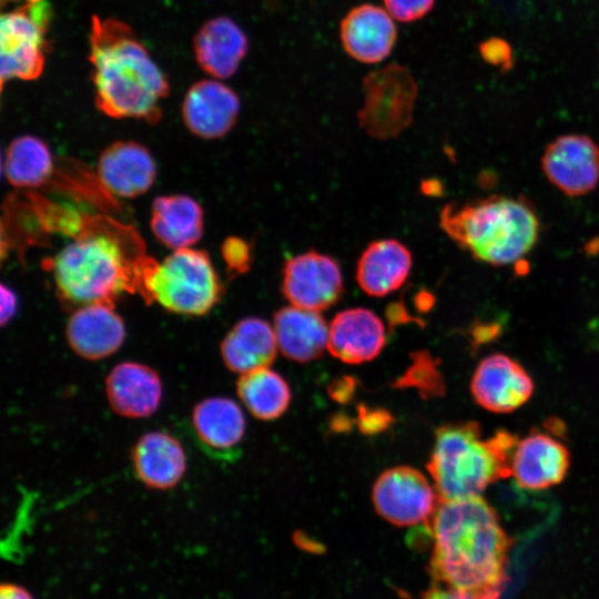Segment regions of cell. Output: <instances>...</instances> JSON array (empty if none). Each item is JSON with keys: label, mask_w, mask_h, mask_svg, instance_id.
<instances>
[{"label": "cell", "mask_w": 599, "mask_h": 599, "mask_svg": "<svg viewBox=\"0 0 599 599\" xmlns=\"http://www.w3.org/2000/svg\"><path fill=\"white\" fill-rule=\"evenodd\" d=\"M0 599H34V597L24 586L7 581L0 585Z\"/></svg>", "instance_id": "obj_35"}, {"label": "cell", "mask_w": 599, "mask_h": 599, "mask_svg": "<svg viewBox=\"0 0 599 599\" xmlns=\"http://www.w3.org/2000/svg\"><path fill=\"white\" fill-rule=\"evenodd\" d=\"M498 329L497 324H478L474 327L473 333L476 339L481 341L496 336Z\"/></svg>", "instance_id": "obj_38"}, {"label": "cell", "mask_w": 599, "mask_h": 599, "mask_svg": "<svg viewBox=\"0 0 599 599\" xmlns=\"http://www.w3.org/2000/svg\"><path fill=\"white\" fill-rule=\"evenodd\" d=\"M105 394L118 415L145 418L159 408L163 387L158 372L152 367L136 362H122L106 376Z\"/></svg>", "instance_id": "obj_18"}, {"label": "cell", "mask_w": 599, "mask_h": 599, "mask_svg": "<svg viewBox=\"0 0 599 599\" xmlns=\"http://www.w3.org/2000/svg\"><path fill=\"white\" fill-rule=\"evenodd\" d=\"M354 389V379L344 377L343 379H339L337 380V383L332 385L329 393L334 399L338 402H346L351 398Z\"/></svg>", "instance_id": "obj_37"}, {"label": "cell", "mask_w": 599, "mask_h": 599, "mask_svg": "<svg viewBox=\"0 0 599 599\" xmlns=\"http://www.w3.org/2000/svg\"><path fill=\"white\" fill-rule=\"evenodd\" d=\"M240 112L237 94L216 80H201L186 92L182 118L186 128L203 139H217L234 126Z\"/></svg>", "instance_id": "obj_16"}, {"label": "cell", "mask_w": 599, "mask_h": 599, "mask_svg": "<svg viewBox=\"0 0 599 599\" xmlns=\"http://www.w3.org/2000/svg\"><path fill=\"white\" fill-rule=\"evenodd\" d=\"M282 287L293 306L319 312L335 304L343 293L341 268L331 256L309 251L286 262Z\"/></svg>", "instance_id": "obj_11"}, {"label": "cell", "mask_w": 599, "mask_h": 599, "mask_svg": "<svg viewBox=\"0 0 599 599\" xmlns=\"http://www.w3.org/2000/svg\"><path fill=\"white\" fill-rule=\"evenodd\" d=\"M236 392L248 412L262 420H273L282 416L292 397L286 380L268 367L242 374Z\"/></svg>", "instance_id": "obj_27"}, {"label": "cell", "mask_w": 599, "mask_h": 599, "mask_svg": "<svg viewBox=\"0 0 599 599\" xmlns=\"http://www.w3.org/2000/svg\"><path fill=\"white\" fill-rule=\"evenodd\" d=\"M140 240L132 229L116 223L90 222L51 261L61 300L80 307L113 304L123 292H139L148 257Z\"/></svg>", "instance_id": "obj_2"}, {"label": "cell", "mask_w": 599, "mask_h": 599, "mask_svg": "<svg viewBox=\"0 0 599 599\" xmlns=\"http://www.w3.org/2000/svg\"><path fill=\"white\" fill-rule=\"evenodd\" d=\"M339 39L345 52L354 60L377 63L394 49L397 29L385 9L362 3L352 8L341 21Z\"/></svg>", "instance_id": "obj_15"}, {"label": "cell", "mask_w": 599, "mask_h": 599, "mask_svg": "<svg viewBox=\"0 0 599 599\" xmlns=\"http://www.w3.org/2000/svg\"><path fill=\"white\" fill-rule=\"evenodd\" d=\"M53 158L47 144L33 135L16 138L8 146L3 171L16 187H37L53 173Z\"/></svg>", "instance_id": "obj_28"}, {"label": "cell", "mask_w": 599, "mask_h": 599, "mask_svg": "<svg viewBox=\"0 0 599 599\" xmlns=\"http://www.w3.org/2000/svg\"><path fill=\"white\" fill-rule=\"evenodd\" d=\"M423 599H475L474 597L464 592L436 585L428 589Z\"/></svg>", "instance_id": "obj_36"}, {"label": "cell", "mask_w": 599, "mask_h": 599, "mask_svg": "<svg viewBox=\"0 0 599 599\" xmlns=\"http://www.w3.org/2000/svg\"><path fill=\"white\" fill-rule=\"evenodd\" d=\"M412 263V254L403 243L393 238L374 241L357 262L356 280L366 294L386 296L406 282Z\"/></svg>", "instance_id": "obj_23"}, {"label": "cell", "mask_w": 599, "mask_h": 599, "mask_svg": "<svg viewBox=\"0 0 599 599\" xmlns=\"http://www.w3.org/2000/svg\"><path fill=\"white\" fill-rule=\"evenodd\" d=\"M385 10L400 22H414L426 17L436 0H383Z\"/></svg>", "instance_id": "obj_32"}, {"label": "cell", "mask_w": 599, "mask_h": 599, "mask_svg": "<svg viewBox=\"0 0 599 599\" xmlns=\"http://www.w3.org/2000/svg\"><path fill=\"white\" fill-rule=\"evenodd\" d=\"M443 231L475 260L493 266L516 263L537 244L540 220L526 196L490 195L447 204Z\"/></svg>", "instance_id": "obj_4"}, {"label": "cell", "mask_w": 599, "mask_h": 599, "mask_svg": "<svg viewBox=\"0 0 599 599\" xmlns=\"http://www.w3.org/2000/svg\"><path fill=\"white\" fill-rule=\"evenodd\" d=\"M586 252L590 254H597L599 252V240L591 241L586 246Z\"/></svg>", "instance_id": "obj_40"}, {"label": "cell", "mask_w": 599, "mask_h": 599, "mask_svg": "<svg viewBox=\"0 0 599 599\" xmlns=\"http://www.w3.org/2000/svg\"><path fill=\"white\" fill-rule=\"evenodd\" d=\"M1 324L6 325L16 314L18 300L14 292L1 284Z\"/></svg>", "instance_id": "obj_34"}, {"label": "cell", "mask_w": 599, "mask_h": 599, "mask_svg": "<svg viewBox=\"0 0 599 599\" xmlns=\"http://www.w3.org/2000/svg\"><path fill=\"white\" fill-rule=\"evenodd\" d=\"M191 424L196 440L214 457L232 456L245 435L244 414L237 403L227 397H210L197 403Z\"/></svg>", "instance_id": "obj_20"}, {"label": "cell", "mask_w": 599, "mask_h": 599, "mask_svg": "<svg viewBox=\"0 0 599 599\" xmlns=\"http://www.w3.org/2000/svg\"><path fill=\"white\" fill-rule=\"evenodd\" d=\"M3 13L0 20L1 81L33 80L44 64V10L35 3Z\"/></svg>", "instance_id": "obj_9"}, {"label": "cell", "mask_w": 599, "mask_h": 599, "mask_svg": "<svg viewBox=\"0 0 599 599\" xmlns=\"http://www.w3.org/2000/svg\"><path fill=\"white\" fill-rule=\"evenodd\" d=\"M385 342V326L382 319L364 307L339 312L328 328L329 353L347 364L374 359L380 354Z\"/></svg>", "instance_id": "obj_19"}, {"label": "cell", "mask_w": 599, "mask_h": 599, "mask_svg": "<svg viewBox=\"0 0 599 599\" xmlns=\"http://www.w3.org/2000/svg\"><path fill=\"white\" fill-rule=\"evenodd\" d=\"M480 58L500 71H509L514 67V55L510 44L502 38L491 37L478 45Z\"/></svg>", "instance_id": "obj_31"}, {"label": "cell", "mask_w": 599, "mask_h": 599, "mask_svg": "<svg viewBox=\"0 0 599 599\" xmlns=\"http://www.w3.org/2000/svg\"><path fill=\"white\" fill-rule=\"evenodd\" d=\"M97 175L112 195L133 199L154 183L156 165L149 150L134 141H116L99 156Z\"/></svg>", "instance_id": "obj_14"}, {"label": "cell", "mask_w": 599, "mask_h": 599, "mask_svg": "<svg viewBox=\"0 0 599 599\" xmlns=\"http://www.w3.org/2000/svg\"><path fill=\"white\" fill-rule=\"evenodd\" d=\"M433 539L429 571L436 585L475 599H499L511 539L480 496L439 500L427 522Z\"/></svg>", "instance_id": "obj_1"}, {"label": "cell", "mask_w": 599, "mask_h": 599, "mask_svg": "<svg viewBox=\"0 0 599 599\" xmlns=\"http://www.w3.org/2000/svg\"><path fill=\"white\" fill-rule=\"evenodd\" d=\"M90 61L100 111L115 119L160 120L167 79L125 23L92 19Z\"/></svg>", "instance_id": "obj_3"}, {"label": "cell", "mask_w": 599, "mask_h": 599, "mask_svg": "<svg viewBox=\"0 0 599 599\" xmlns=\"http://www.w3.org/2000/svg\"><path fill=\"white\" fill-rule=\"evenodd\" d=\"M422 187L426 194L438 195L443 193V186L437 180L425 181Z\"/></svg>", "instance_id": "obj_39"}, {"label": "cell", "mask_w": 599, "mask_h": 599, "mask_svg": "<svg viewBox=\"0 0 599 599\" xmlns=\"http://www.w3.org/2000/svg\"><path fill=\"white\" fill-rule=\"evenodd\" d=\"M541 169L565 195L588 194L599 183V145L585 134L558 136L546 146Z\"/></svg>", "instance_id": "obj_10"}, {"label": "cell", "mask_w": 599, "mask_h": 599, "mask_svg": "<svg viewBox=\"0 0 599 599\" xmlns=\"http://www.w3.org/2000/svg\"><path fill=\"white\" fill-rule=\"evenodd\" d=\"M244 31L230 18L206 21L194 38V55L199 65L216 79L233 75L247 53Z\"/></svg>", "instance_id": "obj_22"}, {"label": "cell", "mask_w": 599, "mask_h": 599, "mask_svg": "<svg viewBox=\"0 0 599 599\" xmlns=\"http://www.w3.org/2000/svg\"><path fill=\"white\" fill-rule=\"evenodd\" d=\"M139 293L166 311L202 316L220 302L223 286L209 254L185 247L173 251L160 263L146 257Z\"/></svg>", "instance_id": "obj_6"}, {"label": "cell", "mask_w": 599, "mask_h": 599, "mask_svg": "<svg viewBox=\"0 0 599 599\" xmlns=\"http://www.w3.org/2000/svg\"><path fill=\"white\" fill-rule=\"evenodd\" d=\"M417 93L415 78L399 63L367 73L363 80V104L357 112L359 125L375 139L397 136L413 121Z\"/></svg>", "instance_id": "obj_7"}, {"label": "cell", "mask_w": 599, "mask_h": 599, "mask_svg": "<svg viewBox=\"0 0 599 599\" xmlns=\"http://www.w3.org/2000/svg\"><path fill=\"white\" fill-rule=\"evenodd\" d=\"M274 332L282 354L298 363L323 355L328 342L324 317L318 312L293 305L275 313Z\"/></svg>", "instance_id": "obj_26"}, {"label": "cell", "mask_w": 599, "mask_h": 599, "mask_svg": "<svg viewBox=\"0 0 599 599\" xmlns=\"http://www.w3.org/2000/svg\"><path fill=\"white\" fill-rule=\"evenodd\" d=\"M65 336L71 349L85 359L111 356L124 342L125 326L113 304L80 306L70 316Z\"/></svg>", "instance_id": "obj_17"}, {"label": "cell", "mask_w": 599, "mask_h": 599, "mask_svg": "<svg viewBox=\"0 0 599 599\" xmlns=\"http://www.w3.org/2000/svg\"><path fill=\"white\" fill-rule=\"evenodd\" d=\"M392 420L390 414L382 408L362 405L358 409V426L364 434H376L385 430Z\"/></svg>", "instance_id": "obj_33"}, {"label": "cell", "mask_w": 599, "mask_h": 599, "mask_svg": "<svg viewBox=\"0 0 599 599\" xmlns=\"http://www.w3.org/2000/svg\"><path fill=\"white\" fill-rule=\"evenodd\" d=\"M439 500L436 489L424 474L409 466L385 470L373 487L375 510L399 527L427 524Z\"/></svg>", "instance_id": "obj_8"}, {"label": "cell", "mask_w": 599, "mask_h": 599, "mask_svg": "<svg viewBox=\"0 0 599 599\" xmlns=\"http://www.w3.org/2000/svg\"><path fill=\"white\" fill-rule=\"evenodd\" d=\"M227 271L232 274H243L250 270L252 253L248 243L236 236L227 237L221 247Z\"/></svg>", "instance_id": "obj_30"}, {"label": "cell", "mask_w": 599, "mask_h": 599, "mask_svg": "<svg viewBox=\"0 0 599 599\" xmlns=\"http://www.w3.org/2000/svg\"><path fill=\"white\" fill-rule=\"evenodd\" d=\"M569 466V450L560 440L549 434L531 433L516 444L511 476L522 489L544 490L560 484Z\"/></svg>", "instance_id": "obj_13"}, {"label": "cell", "mask_w": 599, "mask_h": 599, "mask_svg": "<svg viewBox=\"0 0 599 599\" xmlns=\"http://www.w3.org/2000/svg\"><path fill=\"white\" fill-rule=\"evenodd\" d=\"M470 392L484 409L506 414L524 406L534 393V382L528 372L508 355L495 353L477 365Z\"/></svg>", "instance_id": "obj_12"}, {"label": "cell", "mask_w": 599, "mask_h": 599, "mask_svg": "<svg viewBox=\"0 0 599 599\" xmlns=\"http://www.w3.org/2000/svg\"><path fill=\"white\" fill-rule=\"evenodd\" d=\"M517 441L504 429L484 438L474 422L438 427L427 469L439 499L478 497L493 483L510 477Z\"/></svg>", "instance_id": "obj_5"}, {"label": "cell", "mask_w": 599, "mask_h": 599, "mask_svg": "<svg viewBox=\"0 0 599 599\" xmlns=\"http://www.w3.org/2000/svg\"><path fill=\"white\" fill-rule=\"evenodd\" d=\"M203 210L197 201L185 194L162 195L151 209V230L156 240L175 251L191 247L203 235Z\"/></svg>", "instance_id": "obj_25"}, {"label": "cell", "mask_w": 599, "mask_h": 599, "mask_svg": "<svg viewBox=\"0 0 599 599\" xmlns=\"http://www.w3.org/2000/svg\"><path fill=\"white\" fill-rule=\"evenodd\" d=\"M274 328L262 318L246 317L238 321L221 343L225 366L238 374L268 367L276 356Z\"/></svg>", "instance_id": "obj_24"}, {"label": "cell", "mask_w": 599, "mask_h": 599, "mask_svg": "<svg viewBox=\"0 0 599 599\" xmlns=\"http://www.w3.org/2000/svg\"><path fill=\"white\" fill-rule=\"evenodd\" d=\"M412 358V364L397 380V386L414 387L424 397L441 395L444 382L435 359L427 352H417Z\"/></svg>", "instance_id": "obj_29"}, {"label": "cell", "mask_w": 599, "mask_h": 599, "mask_svg": "<svg viewBox=\"0 0 599 599\" xmlns=\"http://www.w3.org/2000/svg\"><path fill=\"white\" fill-rule=\"evenodd\" d=\"M136 478L146 487L165 490L175 487L186 470V456L172 435L153 430L142 435L132 450Z\"/></svg>", "instance_id": "obj_21"}]
</instances>
